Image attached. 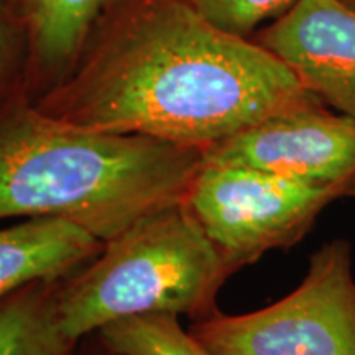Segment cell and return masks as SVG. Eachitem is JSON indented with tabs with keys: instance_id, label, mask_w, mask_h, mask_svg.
<instances>
[{
	"instance_id": "6da1fadb",
	"label": "cell",
	"mask_w": 355,
	"mask_h": 355,
	"mask_svg": "<svg viewBox=\"0 0 355 355\" xmlns=\"http://www.w3.org/2000/svg\"><path fill=\"white\" fill-rule=\"evenodd\" d=\"M313 101L277 56L212 26L188 0H139L35 104L71 125L204 152Z\"/></svg>"
},
{
	"instance_id": "7a4b0ae2",
	"label": "cell",
	"mask_w": 355,
	"mask_h": 355,
	"mask_svg": "<svg viewBox=\"0 0 355 355\" xmlns=\"http://www.w3.org/2000/svg\"><path fill=\"white\" fill-rule=\"evenodd\" d=\"M202 153L61 122L20 84L0 104V220L63 219L105 243L141 217L183 202Z\"/></svg>"
},
{
	"instance_id": "3957f363",
	"label": "cell",
	"mask_w": 355,
	"mask_h": 355,
	"mask_svg": "<svg viewBox=\"0 0 355 355\" xmlns=\"http://www.w3.org/2000/svg\"><path fill=\"white\" fill-rule=\"evenodd\" d=\"M232 273L184 201L173 204L133 222L60 283L61 327L81 343L128 318L186 314L196 321L214 313Z\"/></svg>"
},
{
	"instance_id": "277c9868",
	"label": "cell",
	"mask_w": 355,
	"mask_h": 355,
	"mask_svg": "<svg viewBox=\"0 0 355 355\" xmlns=\"http://www.w3.org/2000/svg\"><path fill=\"white\" fill-rule=\"evenodd\" d=\"M188 331L212 355H355L352 247L324 243L283 300L235 316L216 309Z\"/></svg>"
},
{
	"instance_id": "5b68a950",
	"label": "cell",
	"mask_w": 355,
	"mask_h": 355,
	"mask_svg": "<svg viewBox=\"0 0 355 355\" xmlns=\"http://www.w3.org/2000/svg\"><path fill=\"white\" fill-rule=\"evenodd\" d=\"M337 199L331 191L277 173L202 158L184 204L237 272L266 252L300 242Z\"/></svg>"
},
{
	"instance_id": "8992f818",
	"label": "cell",
	"mask_w": 355,
	"mask_h": 355,
	"mask_svg": "<svg viewBox=\"0 0 355 355\" xmlns=\"http://www.w3.org/2000/svg\"><path fill=\"white\" fill-rule=\"evenodd\" d=\"M204 159L239 163L327 189L355 194V119L321 101L277 112L204 150Z\"/></svg>"
},
{
	"instance_id": "52a82bcc",
	"label": "cell",
	"mask_w": 355,
	"mask_h": 355,
	"mask_svg": "<svg viewBox=\"0 0 355 355\" xmlns=\"http://www.w3.org/2000/svg\"><path fill=\"white\" fill-rule=\"evenodd\" d=\"M309 94L355 119V10L340 0H298L260 35Z\"/></svg>"
},
{
	"instance_id": "ba28073f",
	"label": "cell",
	"mask_w": 355,
	"mask_h": 355,
	"mask_svg": "<svg viewBox=\"0 0 355 355\" xmlns=\"http://www.w3.org/2000/svg\"><path fill=\"white\" fill-rule=\"evenodd\" d=\"M112 2L12 0L26 40V63L21 79L26 94L35 86L46 89L50 84L53 89L73 73L86 50L92 26Z\"/></svg>"
},
{
	"instance_id": "9c48e42d",
	"label": "cell",
	"mask_w": 355,
	"mask_h": 355,
	"mask_svg": "<svg viewBox=\"0 0 355 355\" xmlns=\"http://www.w3.org/2000/svg\"><path fill=\"white\" fill-rule=\"evenodd\" d=\"M104 242L78 225L32 217L0 229V300L38 282L69 278L101 254Z\"/></svg>"
},
{
	"instance_id": "30bf717a",
	"label": "cell",
	"mask_w": 355,
	"mask_h": 355,
	"mask_svg": "<svg viewBox=\"0 0 355 355\" xmlns=\"http://www.w3.org/2000/svg\"><path fill=\"white\" fill-rule=\"evenodd\" d=\"M61 282L32 283L0 300V355H76L79 340L58 314Z\"/></svg>"
},
{
	"instance_id": "8fae6325",
	"label": "cell",
	"mask_w": 355,
	"mask_h": 355,
	"mask_svg": "<svg viewBox=\"0 0 355 355\" xmlns=\"http://www.w3.org/2000/svg\"><path fill=\"white\" fill-rule=\"evenodd\" d=\"M94 336L119 355H212L170 314L122 319Z\"/></svg>"
},
{
	"instance_id": "7c38bea8",
	"label": "cell",
	"mask_w": 355,
	"mask_h": 355,
	"mask_svg": "<svg viewBox=\"0 0 355 355\" xmlns=\"http://www.w3.org/2000/svg\"><path fill=\"white\" fill-rule=\"evenodd\" d=\"M204 20L222 32L245 38L257 26L277 20L298 0H188Z\"/></svg>"
},
{
	"instance_id": "4fadbf2b",
	"label": "cell",
	"mask_w": 355,
	"mask_h": 355,
	"mask_svg": "<svg viewBox=\"0 0 355 355\" xmlns=\"http://www.w3.org/2000/svg\"><path fill=\"white\" fill-rule=\"evenodd\" d=\"M26 40L12 0H0V104L24 79Z\"/></svg>"
},
{
	"instance_id": "5bb4252c",
	"label": "cell",
	"mask_w": 355,
	"mask_h": 355,
	"mask_svg": "<svg viewBox=\"0 0 355 355\" xmlns=\"http://www.w3.org/2000/svg\"><path fill=\"white\" fill-rule=\"evenodd\" d=\"M91 337H92L91 343H84V340L79 343L76 355H119V354L112 352L110 349L105 347V345L102 344L94 334H92Z\"/></svg>"
},
{
	"instance_id": "9a60e30c",
	"label": "cell",
	"mask_w": 355,
	"mask_h": 355,
	"mask_svg": "<svg viewBox=\"0 0 355 355\" xmlns=\"http://www.w3.org/2000/svg\"><path fill=\"white\" fill-rule=\"evenodd\" d=\"M340 2H344V3H347L349 7H352L354 10H355V0H340Z\"/></svg>"
}]
</instances>
